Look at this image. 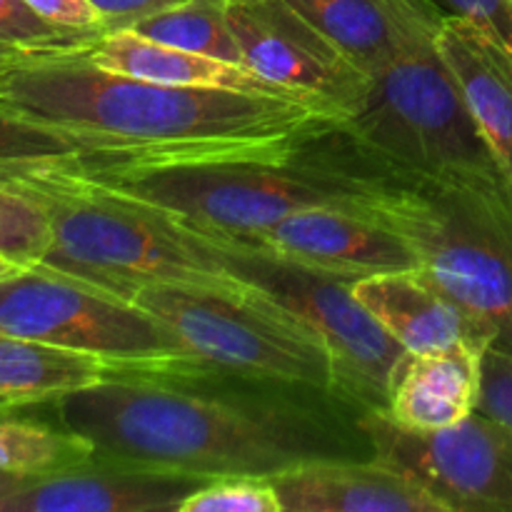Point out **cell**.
<instances>
[{
  "mask_svg": "<svg viewBox=\"0 0 512 512\" xmlns=\"http://www.w3.org/2000/svg\"><path fill=\"white\" fill-rule=\"evenodd\" d=\"M443 10L473 20L512 50V0H435Z\"/></svg>",
  "mask_w": 512,
  "mask_h": 512,
  "instance_id": "28",
  "label": "cell"
},
{
  "mask_svg": "<svg viewBox=\"0 0 512 512\" xmlns=\"http://www.w3.org/2000/svg\"><path fill=\"white\" fill-rule=\"evenodd\" d=\"M190 230L233 278L288 308L328 343L343 393L360 398L368 408H385L390 378L405 350L365 310L353 290L355 280L308 268L243 240Z\"/></svg>",
  "mask_w": 512,
  "mask_h": 512,
  "instance_id": "9",
  "label": "cell"
},
{
  "mask_svg": "<svg viewBox=\"0 0 512 512\" xmlns=\"http://www.w3.org/2000/svg\"><path fill=\"white\" fill-rule=\"evenodd\" d=\"M0 335L95 355L115 375L205 370L183 340L138 303L45 265L0 278Z\"/></svg>",
  "mask_w": 512,
  "mask_h": 512,
  "instance_id": "8",
  "label": "cell"
},
{
  "mask_svg": "<svg viewBox=\"0 0 512 512\" xmlns=\"http://www.w3.org/2000/svg\"><path fill=\"white\" fill-rule=\"evenodd\" d=\"M13 270H15L13 263H8V260L0 258V278H3V275H8V273H13Z\"/></svg>",
  "mask_w": 512,
  "mask_h": 512,
  "instance_id": "32",
  "label": "cell"
},
{
  "mask_svg": "<svg viewBox=\"0 0 512 512\" xmlns=\"http://www.w3.org/2000/svg\"><path fill=\"white\" fill-rule=\"evenodd\" d=\"M485 350L455 343L400 355L390 378L385 415L410 430H443L480 408Z\"/></svg>",
  "mask_w": 512,
  "mask_h": 512,
  "instance_id": "16",
  "label": "cell"
},
{
  "mask_svg": "<svg viewBox=\"0 0 512 512\" xmlns=\"http://www.w3.org/2000/svg\"><path fill=\"white\" fill-rule=\"evenodd\" d=\"M208 483L198 475L115 463H88L40 478H13L0 512H178L190 493Z\"/></svg>",
  "mask_w": 512,
  "mask_h": 512,
  "instance_id": "12",
  "label": "cell"
},
{
  "mask_svg": "<svg viewBox=\"0 0 512 512\" xmlns=\"http://www.w3.org/2000/svg\"><path fill=\"white\" fill-rule=\"evenodd\" d=\"M53 243L45 210L28 195L0 185V258L15 268H33Z\"/></svg>",
  "mask_w": 512,
  "mask_h": 512,
  "instance_id": "24",
  "label": "cell"
},
{
  "mask_svg": "<svg viewBox=\"0 0 512 512\" xmlns=\"http://www.w3.org/2000/svg\"><path fill=\"white\" fill-rule=\"evenodd\" d=\"M225 8H228V0H188V3L140 20L130 30L158 43L173 45V48L245 65L243 53L230 33Z\"/></svg>",
  "mask_w": 512,
  "mask_h": 512,
  "instance_id": "22",
  "label": "cell"
},
{
  "mask_svg": "<svg viewBox=\"0 0 512 512\" xmlns=\"http://www.w3.org/2000/svg\"><path fill=\"white\" fill-rule=\"evenodd\" d=\"M373 460L408 475L448 512H512V425L473 413L443 430H410L383 408L358 420Z\"/></svg>",
  "mask_w": 512,
  "mask_h": 512,
  "instance_id": "10",
  "label": "cell"
},
{
  "mask_svg": "<svg viewBox=\"0 0 512 512\" xmlns=\"http://www.w3.org/2000/svg\"><path fill=\"white\" fill-rule=\"evenodd\" d=\"M0 185L33 198L48 215L53 243L40 260L45 268L128 300L148 283L245 285L193 230L95 183L73 158L0 165Z\"/></svg>",
  "mask_w": 512,
  "mask_h": 512,
  "instance_id": "3",
  "label": "cell"
},
{
  "mask_svg": "<svg viewBox=\"0 0 512 512\" xmlns=\"http://www.w3.org/2000/svg\"><path fill=\"white\" fill-rule=\"evenodd\" d=\"M243 63L343 125L368 103L373 78L288 0H228Z\"/></svg>",
  "mask_w": 512,
  "mask_h": 512,
  "instance_id": "11",
  "label": "cell"
},
{
  "mask_svg": "<svg viewBox=\"0 0 512 512\" xmlns=\"http://www.w3.org/2000/svg\"><path fill=\"white\" fill-rule=\"evenodd\" d=\"M0 408V473L13 478H40L88 463L93 443L70 428H53Z\"/></svg>",
  "mask_w": 512,
  "mask_h": 512,
  "instance_id": "21",
  "label": "cell"
},
{
  "mask_svg": "<svg viewBox=\"0 0 512 512\" xmlns=\"http://www.w3.org/2000/svg\"><path fill=\"white\" fill-rule=\"evenodd\" d=\"M243 243L348 280L418 270L413 248L395 230L340 205H315L290 213Z\"/></svg>",
  "mask_w": 512,
  "mask_h": 512,
  "instance_id": "13",
  "label": "cell"
},
{
  "mask_svg": "<svg viewBox=\"0 0 512 512\" xmlns=\"http://www.w3.org/2000/svg\"><path fill=\"white\" fill-rule=\"evenodd\" d=\"M40 18L58 28L68 30H93V33H108L100 20L98 10L88 0H25Z\"/></svg>",
  "mask_w": 512,
  "mask_h": 512,
  "instance_id": "29",
  "label": "cell"
},
{
  "mask_svg": "<svg viewBox=\"0 0 512 512\" xmlns=\"http://www.w3.org/2000/svg\"><path fill=\"white\" fill-rule=\"evenodd\" d=\"M105 33L68 30L40 18L25 0H0V43H8L28 58L68 55L93 50Z\"/></svg>",
  "mask_w": 512,
  "mask_h": 512,
  "instance_id": "23",
  "label": "cell"
},
{
  "mask_svg": "<svg viewBox=\"0 0 512 512\" xmlns=\"http://www.w3.org/2000/svg\"><path fill=\"white\" fill-rule=\"evenodd\" d=\"M363 73L433 45L448 10L435 0H288Z\"/></svg>",
  "mask_w": 512,
  "mask_h": 512,
  "instance_id": "14",
  "label": "cell"
},
{
  "mask_svg": "<svg viewBox=\"0 0 512 512\" xmlns=\"http://www.w3.org/2000/svg\"><path fill=\"white\" fill-rule=\"evenodd\" d=\"M0 110L78 143L83 163L293 158L338 123L305 100L183 88L98 68L85 53L0 70Z\"/></svg>",
  "mask_w": 512,
  "mask_h": 512,
  "instance_id": "1",
  "label": "cell"
},
{
  "mask_svg": "<svg viewBox=\"0 0 512 512\" xmlns=\"http://www.w3.org/2000/svg\"><path fill=\"white\" fill-rule=\"evenodd\" d=\"M88 3L98 10L105 30L110 33V30L133 28L140 20L188 3V0H88Z\"/></svg>",
  "mask_w": 512,
  "mask_h": 512,
  "instance_id": "30",
  "label": "cell"
},
{
  "mask_svg": "<svg viewBox=\"0 0 512 512\" xmlns=\"http://www.w3.org/2000/svg\"><path fill=\"white\" fill-rule=\"evenodd\" d=\"M20 60H28V55L20 53V50H18V48H13V45L0 43V70L8 68V65L20 63Z\"/></svg>",
  "mask_w": 512,
  "mask_h": 512,
  "instance_id": "31",
  "label": "cell"
},
{
  "mask_svg": "<svg viewBox=\"0 0 512 512\" xmlns=\"http://www.w3.org/2000/svg\"><path fill=\"white\" fill-rule=\"evenodd\" d=\"M480 413L512 425V355L488 348L483 358V393Z\"/></svg>",
  "mask_w": 512,
  "mask_h": 512,
  "instance_id": "27",
  "label": "cell"
},
{
  "mask_svg": "<svg viewBox=\"0 0 512 512\" xmlns=\"http://www.w3.org/2000/svg\"><path fill=\"white\" fill-rule=\"evenodd\" d=\"M110 375L113 368L95 355L0 335V395L20 405L60 400Z\"/></svg>",
  "mask_w": 512,
  "mask_h": 512,
  "instance_id": "20",
  "label": "cell"
},
{
  "mask_svg": "<svg viewBox=\"0 0 512 512\" xmlns=\"http://www.w3.org/2000/svg\"><path fill=\"white\" fill-rule=\"evenodd\" d=\"M8 480H10V475L0 473V505H3V495H5V488H8Z\"/></svg>",
  "mask_w": 512,
  "mask_h": 512,
  "instance_id": "33",
  "label": "cell"
},
{
  "mask_svg": "<svg viewBox=\"0 0 512 512\" xmlns=\"http://www.w3.org/2000/svg\"><path fill=\"white\" fill-rule=\"evenodd\" d=\"M0 408H23V405L15 403V400H10V398H3V395H0Z\"/></svg>",
  "mask_w": 512,
  "mask_h": 512,
  "instance_id": "34",
  "label": "cell"
},
{
  "mask_svg": "<svg viewBox=\"0 0 512 512\" xmlns=\"http://www.w3.org/2000/svg\"><path fill=\"white\" fill-rule=\"evenodd\" d=\"M355 295L385 333L408 353L473 343L493 348L495 333L440 293L418 270L368 275L353 283Z\"/></svg>",
  "mask_w": 512,
  "mask_h": 512,
  "instance_id": "17",
  "label": "cell"
},
{
  "mask_svg": "<svg viewBox=\"0 0 512 512\" xmlns=\"http://www.w3.org/2000/svg\"><path fill=\"white\" fill-rule=\"evenodd\" d=\"M78 143L45 125L0 110V165L78 158Z\"/></svg>",
  "mask_w": 512,
  "mask_h": 512,
  "instance_id": "26",
  "label": "cell"
},
{
  "mask_svg": "<svg viewBox=\"0 0 512 512\" xmlns=\"http://www.w3.org/2000/svg\"><path fill=\"white\" fill-rule=\"evenodd\" d=\"M178 512H283V505L270 480L230 475L200 485Z\"/></svg>",
  "mask_w": 512,
  "mask_h": 512,
  "instance_id": "25",
  "label": "cell"
},
{
  "mask_svg": "<svg viewBox=\"0 0 512 512\" xmlns=\"http://www.w3.org/2000/svg\"><path fill=\"white\" fill-rule=\"evenodd\" d=\"M65 428L115 463L198 478H275L310 460L343 458V435L283 405L190 393L153 375H110L58 400Z\"/></svg>",
  "mask_w": 512,
  "mask_h": 512,
  "instance_id": "2",
  "label": "cell"
},
{
  "mask_svg": "<svg viewBox=\"0 0 512 512\" xmlns=\"http://www.w3.org/2000/svg\"><path fill=\"white\" fill-rule=\"evenodd\" d=\"M435 45L458 78L485 143L512 180V50L455 13L443 18Z\"/></svg>",
  "mask_w": 512,
  "mask_h": 512,
  "instance_id": "18",
  "label": "cell"
},
{
  "mask_svg": "<svg viewBox=\"0 0 512 512\" xmlns=\"http://www.w3.org/2000/svg\"><path fill=\"white\" fill-rule=\"evenodd\" d=\"M130 300L168 325L203 368L343 393L328 343L250 285L148 283Z\"/></svg>",
  "mask_w": 512,
  "mask_h": 512,
  "instance_id": "7",
  "label": "cell"
},
{
  "mask_svg": "<svg viewBox=\"0 0 512 512\" xmlns=\"http://www.w3.org/2000/svg\"><path fill=\"white\" fill-rule=\"evenodd\" d=\"M90 60L98 68L110 73L133 75V78L150 80L163 85H183V88H223L243 90V93H268V95H295L285 93L278 85L265 80L248 65L225 63L203 53L173 48L158 43L135 30H110L90 50ZM300 100V98H298ZM320 110V108H318Z\"/></svg>",
  "mask_w": 512,
  "mask_h": 512,
  "instance_id": "19",
  "label": "cell"
},
{
  "mask_svg": "<svg viewBox=\"0 0 512 512\" xmlns=\"http://www.w3.org/2000/svg\"><path fill=\"white\" fill-rule=\"evenodd\" d=\"M335 130L365 163L390 173L450 183H512L435 43L400 55L375 75L363 110Z\"/></svg>",
  "mask_w": 512,
  "mask_h": 512,
  "instance_id": "6",
  "label": "cell"
},
{
  "mask_svg": "<svg viewBox=\"0 0 512 512\" xmlns=\"http://www.w3.org/2000/svg\"><path fill=\"white\" fill-rule=\"evenodd\" d=\"M350 210L413 248L418 273L495 333L512 355V183H450L360 165Z\"/></svg>",
  "mask_w": 512,
  "mask_h": 512,
  "instance_id": "4",
  "label": "cell"
},
{
  "mask_svg": "<svg viewBox=\"0 0 512 512\" xmlns=\"http://www.w3.org/2000/svg\"><path fill=\"white\" fill-rule=\"evenodd\" d=\"M73 163L88 178L168 218L225 235L253 240L298 210L315 205L350 208L363 188L353 163L293 158H203L163 163Z\"/></svg>",
  "mask_w": 512,
  "mask_h": 512,
  "instance_id": "5",
  "label": "cell"
},
{
  "mask_svg": "<svg viewBox=\"0 0 512 512\" xmlns=\"http://www.w3.org/2000/svg\"><path fill=\"white\" fill-rule=\"evenodd\" d=\"M270 483L283 512H448L408 475L378 460H310Z\"/></svg>",
  "mask_w": 512,
  "mask_h": 512,
  "instance_id": "15",
  "label": "cell"
}]
</instances>
